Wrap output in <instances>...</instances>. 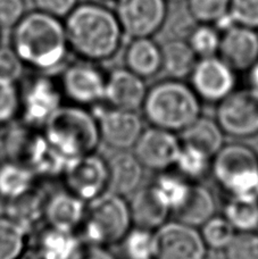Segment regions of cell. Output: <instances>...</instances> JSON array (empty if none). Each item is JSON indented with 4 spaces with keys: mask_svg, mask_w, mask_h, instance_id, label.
Returning <instances> with one entry per match:
<instances>
[{
    "mask_svg": "<svg viewBox=\"0 0 258 259\" xmlns=\"http://www.w3.org/2000/svg\"><path fill=\"white\" fill-rule=\"evenodd\" d=\"M157 259H207L208 247L200 230L180 221H167L155 230Z\"/></svg>",
    "mask_w": 258,
    "mask_h": 259,
    "instance_id": "obj_12",
    "label": "cell"
},
{
    "mask_svg": "<svg viewBox=\"0 0 258 259\" xmlns=\"http://www.w3.org/2000/svg\"><path fill=\"white\" fill-rule=\"evenodd\" d=\"M181 147L175 132L151 126L145 128L137 141L135 155L145 168L160 173L175 166Z\"/></svg>",
    "mask_w": 258,
    "mask_h": 259,
    "instance_id": "obj_15",
    "label": "cell"
},
{
    "mask_svg": "<svg viewBox=\"0 0 258 259\" xmlns=\"http://www.w3.org/2000/svg\"><path fill=\"white\" fill-rule=\"evenodd\" d=\"M24 68V63L12 46H0V76L18 82Z\"/></svg>",
    "mask_w": 258,
    "mask_h": 259,
    "instance_id": "obj_39",
    "label": "cell"
},
{
    "mask_svg": "<svg viewBox=\"0 0 258 259\" xmlns=\"http://www.w3.org/2000/svg\"><path fill=\"white\" fill-rule=\"evenodd\" d=\"M130 209L133 226L153 231L166 223L172 214L160 201L151 184L139 188L135 192L130 202Z\"/></svg>",
    "mask_w": 258,
    "mask_h": 259,
    "instance_id": "obj_20",
    "label": "cell"
},
{
    "mask_svg": "<svg viewBox=\"0 0 258 259\" xmlns=\"http://www.w3.org/2000/svg\"><path fill=\"white\" fill-rule=\"evenodd\" d=\"M108 161V191L125 197L140 188L144 179V165L135 154L119 150Z\"/></svg>",
    "mask_w": 258,
    "mask_h": 259,
    "instance_id": "obj_19",
    "label": "cell"
},
{
    "mask_svg": "<svg viewBox=\"0 0 258 259\" xmlns=\"http://www.w3.org/2000/svg\"><path fill=\"white\" fill-rule=\"evenodd\" d=\"M216 121L227 136L248 139L258 136V94L250 88L234 90L218 104Z\"/></svg>",
    "mask_w": 258,
    "mask_h": 259,
    "instance_id": "obj_9",
    "label": "cell"
},
{
    "mask_svg": "<svg viewBox=\"0 0 258 259\" xmlns=\"http://www.w3.org/2000/svg\"><path fill=\"white\" fill-rule=\"evenodd\" d=\"M94 114L98 121L101 141L113 149L127 150L135 147L144 132L142 118L135 110H124L101 105Z\"/></svg>",
    "mask_w": 258,
    "mask_h": 259,
    "instance_id": "obj_14",
    "label": "cell"
},
{
    "mask_svg": "<svg viewBox=\"0 0 258 259\" xmlns=\"http://www.w3.org/2000/svg\"><path fill=\"white\" fill-rule=\"evenodd\" d=\"M29 232L8 216L0 217V259H20L26 251Z\"/></svg>",
    "mask_w": 258,
    "mask_h": 259,
    "instance_id": "obj_30",
    "label": "cell"
},
{
    "mask_svg": "<svg viewBox=\"0 0 258 259\" xmlns=\"http://www.w3.org/2000/svg\"><path fill=\"white\" fill-rule=\"evenodd\" d=\"M189 78L196 95L207 103L219 104L237 88V72L220 56L198 59Z\"/></svg>",
    "mask_w": 258,
    "mask_h": 259,
    "instance_id": "obj_13",
    "label": "cell"
},
{
    "mask_svg": "<svg viewBox=\"0 0 258 259\" xmlns=\"http://www.w3.org/2000/svg\"><path fill=\"white\" fill-rule=\"evenodd\" d=\"M96 2L110 7V6H115V4L117 3V0H96Z\"/></svg>",
    "mask_w": 258,
    "mask_h": 259,
    "instance_id": "obj_45",
    "label": "cell"
},
{
    "mask_svg": "<svg viewBox=\"0 0 258 259\" xmlns=\"http://www.w3.org/2000/svg\"><path fill=\"white\" fill-rule=\"evenodd\" d=\"M147 91L145 78L126 67H118L107 74L105 103L114 108L137 112L142 108Z\"/></svg>",
    "mask_w": 258,
    "mask_h": 259,
    "instance_id": "obj_17",
    "label": "cell"
},
{
    "mask_svg": "<svg viewBox=\"0 0 258 259\" xmlns=\"http://www.w3.org/2000/svg\"><path fill=\"white\" fill-rule=\"evenodd\" d=\"M124 259H157L155 231L133 226L121 242Z\"/></svg>",
    "mask_w": 258,
    "mask_h": 259,
    "instance_id": "obj_29",
    "label": "cell"
},
{
    "mask_svg": "<svg viewBox=\"0 0 258 259\" xmlns=\"http://www.w3.org/2000/svg\"><path fill=\"white\" fill-rule=\"evenodd\" d=\"M47 194L38 187L24 196L7 202L6 216L17 222L27 232L35 228L41 220H45V205Z\"/></svg>",
    "mask_w": 258,
    "mask_h": 259,
    "instance_id": "obj_27",
    "label": "cell"
},
{
    "mask_svg": "<svg viewBox=\"0 0 258 259\" xmlns=\"http://www.w3.org/2000/svg\"><path fill=\"white\" fill-rule=\"evenodd\" d=\"M106 81L107 74L98 63L81 59L64 67L58 82L64 98L71 104L96 107L105 103Z\"/></svg>",
    "mask_w": 258,
    "mask_h": 259,
    "instance_id": "obj_8",
    "label": "cell"
},
{
    "mask_svg": "<svg viewBox=\"0 0 258 259\" xmlns=\"http://www.w3.org/2000/svg\"><path fill=\"white\" fill-rule=\"evenodd\" d=\"M124 64L142 78H150L162 71V48L153 38L130 39L124 53Z\"/></svg>",
    "mask_w": 258,
    "mask_h": 259,
    "instance_id": "obj_21",
    "label": "cell"
},
{
    "mask_svg": "<svg viewBox=\"0 0 258 259\" xmlns=\"http://www.w3.org/2000/svg\"><path fill=\"white\" fill-rule=\"evenodd\" d=\"M70 50L80 59L101 63L112 59L123 44L124 32L112 8L87 2L64 18Z\"/></svg>",
    "mask_w": 258,
    "mask_h": 259,
    "instance_id": "obj_1",
    "label": "cell"
},
{
    "mask_svg": "<svg viewBox=\"0 0 258 259\" xmlns=\"http://www.w3.org/2000/svg\"><path fill=\"white\" fill-rule=\"evenodd\" d=\"M21 87L17 81L0 76V124H9L20 117Z\"/></svg>",
    "mask_w": 258,
    "mask_h": 259,
    "instance_id": "obj_35",
    "label": "cell"
},
{
    "mask_svg": "<svg viewBox=\"0 0 258 259\" xmlns=\"http://www.w3.org/2000/svg\"><path fill=\"white\" fill-rule=\"evenodd\" d=\"M216 200L208 188L197 182H192L187 201L175 212L180 222L200 229L207 221L215 216Z\"/></svg>",
    "mask_w": 258,
    "mask_h": 259,
    "instance_id": "obj_25",
    "label": "cell"
},
{
    "mask_svg": "<svg viewBox=\"0 0 258 259\" xmlns=\"http://www.w3.org/2000/svg\"><path fill=\"white\" fill-rule=\"evenodd\" d=\"M221 35L222 33L215 25L198 23L189 34L187 41L198 58L211 57L219 55Z\"/></svg>",
    "mask_w": 258,
    "mask_h": 259,
    "instance_id": "obj_34",
    "label": "cell"
},
{
    "mask_svg": "<svg viewBox=\"0 0 258 259\" xmlns=\"http://www.w3.org/2000/svg\"><path fill=\"white\" fill-rule=\"evenodd\" d=\"M211 159L208 154L198 148L182 143L181 150L178 156L175 167L179 174L186 178L189 181H198L210 173Z\"/></svg>",
    "mask_w": 258,
    "mask_h": 259,
    "instance_id": "obj_31",
    "label": "cell"
},
{
    "mask_svg": "<svg viewBox=\"0 0 258 259\" xmlns=\"http://www.w3.org/2000/svg\"><path fill=\"white\" fill-rule=\"evenodd\" d=\"M63 91L50 74L39 73L21 87V114L23 124L42 130L48 119L64 105Z\"/></svg>",
    "mask_w": 258,
    "mask_h": 259,
    "instance_id": "obj_7",
    "label": "cell"
},
{
    "mask_svg": "<svg viewBox=\"0 0 258 259\" xmlns=\"http://www.w3.org/2000/svg\"><path fill=\"white\" fill-rule=\"evenodd\" d=\"M38 177L29 166L8 159L0 164V198L6 202L24 196L36 188Z\"/></svg>",
    "mask_w": 258,
    "mask_h": 259,
    "instance_id": "obj_23",
    "label": "cell"
},
{
    "mask_svg": "<svg viewBox=\"0 0 258 259\" xmlns=\"http://www.w3.org/2000/svg\"><path fill=\"white\" fill-rule=\"evenodd\" d=\"M11 46L25 67L45 74L62 68L71 52L64 20L36 9L13 27Z\"/></svg>",
    "mask_w": 258,
    "mask_h": 259,
    "instance_id": "obj_2",
    "label": "cell"
},
{
    "mask_svg": "<svg viewBox=\"0 0 258 259\" xmlns=\"http://www.w3.org/2000/svg\"><path fill=\"white\" fill-rule=\"evenodd\" d=\"M133 226L130 203L112 191L87 202L81 230L87 243L108 247L121 242Z\"/></svg>",
    "mask_w": 258,
    "mask_h": 259,
    "instance_id": "obj_6",
    "label": "cell"
},
{
    "mask_svg": "<svg viewBox=\"0 0 258 259\" xmlns=\"http://www.w3.org/2000/svg\"><path fill=\"white\" fill-rule=\"evenodd\" d=\"M223 216L237 232H255L258 230V201L230 198L224 206Z\"/></svg>",
    "mask_w": 258,
    "mask_h": 259,
    "instance_id": "obj_32",
    "label": "cell"
},
{
    "mask_svg": "<svg viewBox=\"0 0 258 259\" xmlns=\"http://www.w3.org/2000/svg\"><path fill=\"white\" fill-rule=\"evenodd\" d=\"M231 0H187V9L197 23L215 24L230 9Z\"/></svg>",
    "mask_w": 258,
    "mask_h": 259,
    "instance_id": "obj_36",
    "label": "cell"
},
{
    "mask_svg": "<svg viewBox=\"0 0 258 259\" xmlns=\"http://www.w3.org/2000/svg\"><path fill=\"white\" fill-rule=\"evenodd\" d=\"M229 14L234 24L258 31V0H231Z\"/></svg>",
    "mask_w": 258,
    "mask_h": 259,
    "instance_id": "obj_38",
    "label": "cell"
},
{
    "mask_svg": "<svg viewBox=\"0 0 258 259\" xmlns=\"http://www.w3.org/2000/svg\"><path fill=\"white\" fill-rule=\"evenodd\" d=\"M25 14L24 0H0V30L13 29Z\"/></svg>",
    "mask_w": 258,
    "mask_h": 259,
    "instance_id": "obj_40",
    "label": "cell"
},
{
    "mask_svg": "<svg viewBox=\"0 0 258 259\" xmlns=\"http://www.w3.org/2000/svg\"><path fill=\"white\" fill-rule=\"evenodd\" d=\"M75 259H117L114 253L110 252L107 247L97 246V244H83Z\"/></svg>",
    "mask_w": 258,
    "mask_h": 259,
    "instance_id": "obj_42",
    "label": "cell"
},
{
    "mask_svg": "<svg viewBox=\"0 0 258 259\" xmlns=\"http://www.w3.org/2000/svg\"><path fill=\"white\" fill-rule=\"evenodd\" d=\"M171 2V3H182V2H187V0H167V3Z\"/></svg>",
    "mask_w": 258,
    "mask_h": 259,
    "instance_id": "obj_46",
    "label": "cell"
},
{
    "mask_svg": "<svg viewBox=\"0 0 258 259\" xmlns=\"http://www.w3.org/2000/svg\"><path fill=\"white\" fill-rule=\"evenodd\" d=\"M191 184L192 182L183 178L181 174H172L165 170L157 175L155 181L151 183V187L160 201L172 214H175L187 201Z\"/></svg>",
    "mask_w": 258,
    "mask_h": 259,
    "instance_id": "obj_28",
    "label": "cell"
},
{
    "mask_svg": "<svg viewBox=\"0 0 258 259\" xmlns=\"http://www.w3.org/2000/svg\"><path fill=\"white\" fill-rule=\"evenodd\" d=\"M225 133L216 119L198 117L181 132V141L214 157L224 146Z\"/></svg>",
    "mask_w": 258,
    "mask_h": 259,
    "instance_id": "obj_26",
    "label": "cell"
},
{
    "mask_svg": "<svg viewBox=\"0 0 258 259\" xmlns=\"http://www.w3.org/2000/svg\"><path fill=\"white\" fill-rule=\"evenodd\" d=\"M87 201L67 190L47 194L45 205V221L53 228L76 232L83 223Z\"/></svg>",
    "mask_w": 258,
    "mask_h": 259,
    "instance_id": "obj_18",
    "label": "cell"
},
{
    "mask_svg": "<svg viewBox=\"0 0 258 259\" xmlns=\"http://www.w3.org/2000/svg\"><path fill=\"white\" fill-rule=\"evenodd\" d=\"M200 233L208 249L225 251L238 232L224 216L215 215L201 226Z\"/></svg>",
    "mask_w": 258,
    "mask_h": 259,
    "instance_id": "obj_33",
    "label": "cell"
},
{
    "mask_svg": "<svg viewBox=\"0 0 258 259\" xmlns=\"http://www.w3.org/2000/svg\"><path fill=\"white\" fill-rule=\"evenodd\" d=\"M115 14L128 39L151 38L167 18V0H117Z\"/></svg>",
    "mask_w": 258,
    "mask_h": 259,
    "instance_id": "obj_11",
    "label": "cell"
},
{
    "mask_svg": "<svg viewBox=\"0 0 258 259\" xmlns=\"http://www.w3.org/2000/svg\"><path fill=\"white\" fill-rule=\"evenodd\" d=\"M248 74V88H250L258 94V62L252 66Z\"/></svg>",
    "mask_w": 258,
    "mask_h": 259,
    "instance_id": "obj_43",
    "label": "cell"
},
{
    "mask_svg": "<svg viewBox=\"0 0 258 259\" xmlns=\"http://www.w3.org/2000/svg\"><path fill=\"white\" fill-rule=\"evenodd\" d=\"M62 178L67 190L88 202L108 190V161L96 151L75 157L67 160Z\"/></svg>",
    "mask_w": 258,
    "mask_h": 259,
    "instance_id": "obj_10",
    "label": "cell"
},
{
    "mask_svg": "<svg viewBox=\"0 0 258 259\" xmlns=\"http://www.w3.org/2000/svg\"><path fill=\"white\" fill-rule=\"evenodd\" d=\"M20 259H45V258L33 249V250H26L24 253H23V256Z\"/></svg>",
    "mask_w": 258,
    "mask_h": 259,
    "instance_id": "obj_44",
    "label": "cell"
},
{
    "mask_svg": "<svg viewBox=\"0 0 258 259\" xmlns=\"http://www.w3.org/2000/svg\"><path fill=\"white\" fill-rule=\"evenodd\" d=\"M162 71L168 78L183 80L190 76L198 62V56L187 40L172 38L160 46Z\"/></svg>",
    "mask_w": 258,
    "mask_h": 259,
    "instance_id": "obj_24",
    "label": "cell"
},
{
    "mask_svg": "<svg viewBox=\"0 0 258 259\" xmlns=\"http://www.w3.org/2000/svg\"><path fill=\"white\" fill-rule=\"evenodd\" d=\"M82 247L75 232L47 225L36 237L34 250L45 259H75Z\"/></svg>",
    "mask_w": 258,
    "mask_h": 259,
    "instance_id": "obj_22",
    "label": "cell"
},
{
    "mask_svg": "<svg viewBox=\"0 0 258 259\" xmlns=\"http://www.w3.org/2000/svg\"><path fill=\"white\" fill-rule=\"evenodd\" d=\"M237 73H246L258 62V31L233 25L222 32L219 55Z\"/></svg>",
    "mask_w": 258,
    "mask_h": 259,
    "instance_id": "obj_16",
    "label": "cell"
},
{
    "mask_svg": "<svg viewBox=\"0 0 258 259\" xmlns=\"http://www.w3.org/2000/svg\"><path fill=\"white\" fill-rule=\"evenodd\" d=\"M227 259H258V233L238 232L225 249Z\"/></svg>",
    "mask_w": 258,
    "mask_h": 259,
    "instance_id": "obj_37",
    "label": "cell"
},
{
    "mask_svg": "<svg viewBox=\"0 0 258 259\" xmlns=\"http://www.w3.org/2000/svg\"><path fill=\"white\" fill-rule=\"evenodd\" d=\"M210 173L230 198L258 201V154L249 146L224 145L211 159Z\"/></svg>",
    "mask_w": 258,
    "mask_h": 259,
    "instance_id": "obj_5",
    "label": "cell"
},
{
    "mask_svg": "<svg viewBox=\"0 0 258 259\" xmlns=\"http://www.w3.org/2000/svg\"><path fill=\"white\" fill-rule=\"evenodd\" d=\"M41 131L66 159L95 152L101 141L94 112L73 104L63 105Z\"/></svg>",
    "mask_w": 258,
    "mask_h": 259,
    "instance_id": "obj_4",
    "label": "cell"
},
{
    "mask_svg": "<svg viewBox=\"0 0 258 259\" xmlns=\"http://www.w3.org/2000/svg\"><path fill=\"white\" fill-rule=\"evenodd\" d=\"M34 9L64 20L77 5L79 0H31Z\"/></svg>",
    "mask_w": 258,
    "mask_h": 259,
    "instance_id": "obj_41",
    "label": "cell"
},
{
    "mask_svg": "<svg viewBox=\"0 0 258 259\" xmlns=\"http://www.w3.org/2000/svg\"><path fill=\"white\" fill-rule=\"evenodd\" d=\"M142 110L151 126L177 133L201 116V100L190 84L167 78L148 89Z\"/></svg>",
    "mask_w": 258,
    "mask_h": 259,
    "instance_id": "obj_3",
    "label": "cell"
}]
</instances>
